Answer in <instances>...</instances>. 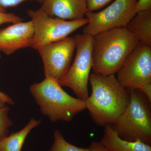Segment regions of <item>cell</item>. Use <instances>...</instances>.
Listing matches in <instances>:
<instances>
[{
  "instance_id": "1",
  "label": "cell",
  "mask_w": 151,
  "mask_h": 151,
  "mask_svg": "<svg viewBox=\"0 0 151 151\" xmlns=\"http://www.w3.org/2000/svg\"><path fill=\"white\" fill-rule=\"evenodd\" d=\"M89 82L92 92L84 101L92 120L99 127L115 124L129 102V90L116 75L91 73Z\"/></svg>"
},
{
  "instance_id": "2",
  "label": "cell",
  "mask_w": 151,
  "mask_h": 151,
  "mask_svg": "<svg viewBox=\"0 0 151 151\" xmlns=\"http://www.w3.org/2000/svg\"><path fill=\"white\" fill-rule=\"evenodd\" d=\"M139 42L136 36L126 28L114 29L93 36L92 69L94 73L116 75Z\"/></svg>"
},
{
  "instance_id": "3",
  "label": "cell",
  "mask_w": 151,
  "mask_h": 151,
  "mask_svg": "<svg viewBox=\"0 0 151 151\" xmlns=\"http://www.w3.org/2000/svg\"><path fill=\"white\" fill-rule=\"evenodd\" d=\"M30 91L41 112L52 122H71L76 115L86 109L84 101L70 96L52 78H45L34 83Z\"/></svg>"
},
{
  "instance_id": "4",
  "label": "cell",
  "mask_w": 151,
  "mask_h": 151,
  "mask_svg": "<svg viewBox=\"0 0 151 151\" xmlns=\"http://www.w3.org/2000/svg\"><path fill=\"white\" fill-rule=\"evenodd\" d=\"M129 102L115 124L111 125L122 139L151 145V103L137 89H129Z\"/></svg>"
},
{
  "instance_id": "5",
  "label": "cell",
  "mask_w": 151,
  "mask_h": 151,
  "mask_svg": "<svg viewBox=\"0 0 151 151\" xmlns=\"http://www.w3.org/2000/svg\"><path fill=\"white\" fill-rule=\"evenodd\" d=\"M73 38L76 50L75 59L58 83L72 89L77 98L85 101L89 95L88 85L92 67L93 36L82 33L76 35Z\"/></svg>"
},
{
  "instance_id": "6",
  "label": "cell",
  "mask_w": 151,
  "mask_h": 151,
  "mask_svg": "<svg viewBox=\"0 0 151 151\" xmlns=\"http://www.w3.org/2000/svg\"><path fill=\"white\" fill-rule=\"evenodd\" d=\"M27 14L33 26L34 37L31 48L36 50L40 47L64 39L76 30L88 23L86 18L77 20H65L48 15L40 8L29 9Z\"/></svg>"
},
{
  "instance_id": "7",
  "label": "cell",
  "mask_w": 151,
  "mask_h": 151,
  "mask_svg": "<svg viewBox=\"0 0 151 151\" xmlns=\"http://www.w3.org/2000/svg\"><path fill=\"white\" fill-rule=\"evenodd\" d=\"M137 0H115L112 4L98 12L88 11L86 14L88 23L83 33L93 36L114 29L126 28L137 14Z\"/></svg>"
},
{
  "instance_id": "8",
  "label": "cell",
  "mask_w": 151,
  "mask_h": 151,
  "mask_svg": "<svg viewBox=\"0 0 151 151\" xmlns=\"http://www.w3.org/2000/svg\"><path fill=\"white\" fill-rule=\"evenodd\" d=\"M116 74L118 81L128 89H139L151 83V46L139 42Z\"/></svg>"
},
{
  "instance_id": "9",
  "label": "cell",
  "mask_w": 151,
  "mask_h": 151,
  "mask_svg": "<svg viewBox=\"0 0 151 151\" xmlns=\"http://www.w3.org/2000/svg\"><path fill=\"white\" fill-rule=\"evenodd\" d=\"M76 50L74 38L45 45L36 50L42 60L45 78L59 82L70 66Z\"/></svg>"
},
{
  "instance_id": "10",
  "label": "cell",
  "mask_w": 151,
  "mask_h": 151,
  "mask_svg": "<svg viewBox=\"0 0 151 151\" xmlns=\"http://www.w3.org/2000/svg\"><path fill=\"white\" fill-rule=\"evenodd\" d=\"M34 37L31 21L12 24L0 29V51L10 55L21 49L31 47Z\"/></svg>"
},
{
  "instance_id": "11",
  "label": "cell",
  "mask_w": 151,
  "mask_h": 151,
  "mask_svg": "<svg viewBox=\"0 0 151 151\" xmlns=\"http://www.w3.org/2000/svg\"><path fill=\"white\" fill-rule=\"evenodd\" d=\"M41 4L50 16L65 20L84 19L88 12L85 0H43Z\"/></svg>"
},
{
  "instance_id": "12",
  "label": "cell",
  "mask_w": 151,
  "mask_h": 151,
  "mask_svg": "<svg viewBox=\"0 0 151 151\" xmlns=\"http://www.w3.org/2000/svg\"><path fill=\"white\" fill-rule=\"evenodd\" d=\"M100 142L108 151H151L149 144L122 139L110 125L104 127V135Z\"/></svg>"
},
{
  "instance_id": "13",
  "label": "cell",
  "mask_w": 151,
  "mask_h": 151,
  "mask_svg": "<svg viewBox=\"0 0 151 151\" xmlns=\"http://www.w3.org/2000/svg\"><path fill=\"white\" fill-rule=\"evenodd\" d=\"M126 28L136 36L140 43L151 46V10L137 13Z\"/></svg>"
},
{
  "instance_id": "14",
  "label": "cell",
  "mask_w": 151,
  "mask_h": 151,
  "mask_svg": "<svg viewBox=\"0 0 151 151\" xmlns=\"http://www.w3.org/2000/svg\"><path fill=\"white\" fill-rule=\"evenodd\" d=\"M41 122V120L32 118L20 131L12 133L9 136L0 140V151H21L30 132L38 126Z\"/></svg>"
},
{
  "instance_id": "15",
  "label": "cell",
  "mask_w": 151,
  "mask_h": 151,
  "mask_svg": "<svg viewBox=\"0 0 151 151\" xmlns=\"http://www.w3.org/2000/svg\"><path fill=\"white\" fill-rule=\"evenodd\" d=\"M49 151H91L89 148L78 147L67 142L59 130L54 132V141Z\"/></svg>"
},
{
  "instance_id": "16",
  "label": "cell",
  "mask_w": 151,
  "mask_h": 151,
  "mask_svg": "<svg viewBox=\"0 0 151 151\" xmlns=\"http://www.w3.org/2000/svg\"><path fill=\"white\" fill-rule=\"evenodd\" d=\"M9 110L8 106L0 108V140L8 136L9 129L13 124L9 117Z\"/></svg>"
},
{
  "instance_id": "17",
  "label": "cell",
  "mask_w": 151,
  "mask_h": 151,
  "mask_svg": "<svg viewBox=\"0 0 151 151\" xmlns=\"http://www.w3.org/2000/svg\"><path fill=\"white\" fill-rule=\"evenodd\" d=\"M23 19L14 14L0 11V25L6 23L15 24L22 22Z\"/></svg>"
},
{
  "instance_id": "18",
  "label": "cell",
  "mask_w": 151,
  "mask_h": 151,
  "mask_svg": "<svg viewBox=\"0 0 151 151\" xmlns=\"http://www.w3.org/2000/svg\"><path fill=\"white\" fill-rule=\"evenodd\" d=\"M111 1L112 0H85L88 11L90 12L100 9Z\"/></svg>"
},
{
  "instance_id": "19",
  "label": "cell",
  "mask_w": 151,
  "mask_h": 151,
  "mask_svg": "<svg viewBox=\"0 0 151 151\" xmlns=\"http://www.w3.org/2000/svg\"><path fill=\"white\" fill-rule=\"evenodd\" d=\"M35 1L41 3L43 0H0V7L3 9L8 8L14 7L26 1Z\"/></svg>"
},
{
  "instance_id": "20",
  "label": "cell",
  "mask_w": 151,
  "mask_h": 151,
  "mask_svg": "<svg viewBox=\"0 0 151 151\" xmlns=\"http://www.w3.org/2000/svg\"><path fill=\"white\" fill-rule=\"evenodd\" d=\"M151 10V0H137L136 5L137 13Z\"/></svg>"
},
{
  "instance_id": "21",
  "label": "cell",
  "mask_w": 151,
  "mask_h": 151,
  "mask_svg": "<svg viewBox=\"0 0 151 151\" xmlns=\"http://www.w3.org/2000/svg\"><path fill=\"white\" fill-rule=\"evenodd\" d=\"M14 104V101L9 95L0 91V108L6 107L7 105Z\"/></svg>"
},
{
  "instance_id": "22",
  "label": "cell",
  "mask_w": 151,
  "mask_h": 151,
  "mask_svg": "<svg viewBox=\"0 0 151 151\" xmlns=\"http://www.w3.org/2000/svg\"><path fill=\"white\" fill-rule=\"evenodd\" d=\"M147 98L151 103V83L146 84L139 89Z\"/></svg>"
},
{
  "instance_id": "23",
  "label": "cell",
  "mask_w": 151,
  "mask_h": 151,
  "mask_svg": "<svg viewBox=\"0 0 151 151\" xmlns=\"http://www.w3.org/2000/svg\"><path fill=\"white\" fill-rule=\"evenodd\" d=\"M91 151H108L100 142H93L89 147Z\"/></svg>"
},
{
  "instance_id": "24",
  "label": "cell",
  "mask_w": 151,
  "mask_h": 151,
  "mask_svg": "<svg viewBox=\"0 0 151 151\" xmlns=\"http://www.w3.org/2000/svg\"><path fill=\"white\" fill-rule=\"evenodd\" d=\"M0 11H2V12H5V10L3 9L2 8L0 7Z\"/></svg>"
}]
</instances>
